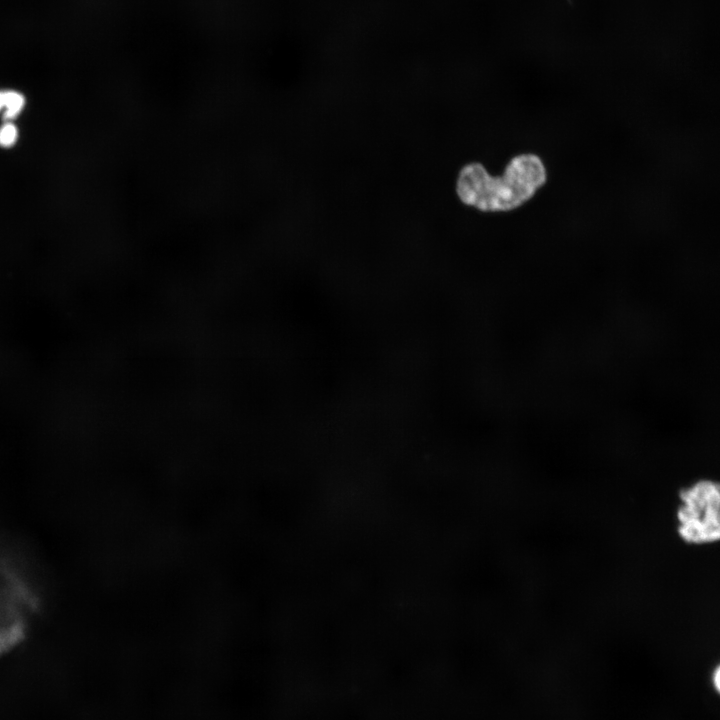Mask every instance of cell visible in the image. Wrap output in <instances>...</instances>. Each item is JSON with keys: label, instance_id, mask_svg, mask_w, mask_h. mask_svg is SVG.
Returning <instances> with one entry per match:
<instances>
[{"label": "cell", "instance_id": "4", "mask_svg": "<svg viewBox=\"0 0 720 720\" xmlns=\"http://www.w3.org/2000/svg\"><path fill=\"white\" fill-rule=\"evenodd\" d=\"M25 99L22 94L13 91H0V111L4 109V116L8 120L14 119L23 109Z\"/></svg>", "mask_w": 720, "mask_h": 720}, {"label": "cell", "instance_id": "3", "mask_svg": "<svg viewBox=\"0 0 720 720\" xmlns=\"http://www.w3.org/2000/svg\"><path fill=\"white\" fill-rule=\"evenodd\" d=\"M680 536L689 543L703 544L719 538L720 493L716 483L702 480L680 493Z\"/></svg>", "mask_w": 720, "mask_h": 720}, {"label": "cell", "instance_id": "2", "mask_svg": "<svg viewBox=\"0 0 720 720\" xmlns=\"http://www.w3.org/2000/svg\"><path fill=\"white\" fill-rule=\"evenodd\" d=\"M542 159L533 153L513 157L500 176L477 162L459 172L456 192L462 203L483 212H506L522 206L546 183Z\"/></svg>", "mask_w": 720, "mask_h": 720}, {"label": "cell", "instance_id": "5", "mask_svg": "<svg viewBox=\"0 0 720 720\" xmlns=\"http://www.w3.org/2000/svg\"><path fill=\"white\" fill-rule=\"evenodd\" d=\"M17 137V127L12 122H6L0 127V146L10 147L14 145Z\"/></svg>", "mask_w": 720, "mask_h": 720}, {"label": "cell", "instance_id": "1", "mask_svg": "<svg viewBox=\"0 0 720 720\" xmlns=\"http://www.w3.org/2000/svg\"><path fill=\"white\" fill-rule=\"evenodd\" d=\"M43 607L39 573L22 549L0 539V659L27 640Z\"/></svg>", "mask_w": 720, "mask_h": 720}, {"label": "cell", "instance_id": "6", "mask_svg": "<svg viewBox=\"0 0 720 720\" xmlns=\"http://www.w3.org/2000/svg\"><path fill=\"white\" fill-rule=\"evenodd\" d=\"M719 674H720L719 668H716V671H715V679H714V680H715V684H716V689H717V690H719V687H720V686H719Z\"/></svg>", "mask_w": 720, "mask_h": 720}]
</instances>
